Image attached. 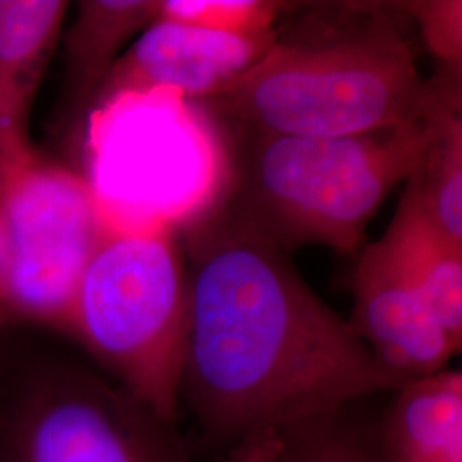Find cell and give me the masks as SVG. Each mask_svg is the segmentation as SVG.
<instances>
[{
    "instance_id": "1",
    "label": "cell",
    "mask_w": 462,
    "mask_h": 462,
    "mask_svg": "<svg viewBox=\"0 0 462 462\" xmlns=\"http://www.w3.org/2000/svg\"><path fill=\"white\" fill-rule=\"evenodd\" d=\"M187 226L180 404L208 439L240 444L402 385L286 250L215 204Z\"/></svg>"
},
{
    "instance_id": "2",
    "label": "cell",
    "mask_w": 462,
    "mask_h": 462,
    "mask_svg": "<svg viewBox=\"0 0 462 462\" xmlns=\"http://www.w3.org/2000/svg\"><path fill=\"white\" fill-rule=\"evenodd\" d=\"M404 21L394 2L291 4L264 57L192 105L226 125L314 137L429 118L462 72L425 79Z\"/></svg>"
},
{
    "instance_id": "3",
    "label": "cell",
    "mask_w": 462,
    "mask_h": 462,
    "mask_svg": "<svg viewBox=\"0 0 462 462\" xmlns=\"http://www.w3.org/2000/svg\"><path fill=\"white\" fill-rule=\"evenodd\" d=\"M459 101L456 95L429 118L355 135H286L228 125L230 185L211 204L286 252L322 245L356 254L383 200L423 158L442 110Z\"/></svg>"
},
{
    "instance_id": "4",
    "label": "cell",
    "mask_w": 462,
    "mask_h": 462,
    "mask_svg": "<svg viewBox=\"0 0 462 462\" xmlns=\"http://www.w3.org/2000/svg\"><path fill=\"white\" fill-rule=\"evenodd\" d=\"M187 264L166 226L112 228L84 273L69 336L170 423L180 418Z\"/></svg>"
},
{
    "instance_id": "5",
    "label": "cell",
    "mask_w": 462,
    "mask_h": 462,
    "mask_svg": "<svg viewBox=\"0 0 462 462\" xmlns=\"http://www.w3.org/2000/svg\"><path fill=\"white\" fill-rule=\"evenodd\" d=\"M0 462H189L175 423L112 377L55 355L0 370Z\"/></svg>"
},
{
    "instance_id": "6",
    "label": "cell",
    "mask_w": 462,
    "mask_h": 462,
    "mask_svg": "<svg viewBox=\"0 0 462 462\" xmlns=\"http://www.w3.org/2000/svg\"><path fill=\"white\" fill-rule=\"evenodd\" d=\"M7 267L2 309L69 334L84 273L112 226L93 183L36 158L7 177L2 192Z\"/></svg>"
},
{
    "instance_id": "7",
    "label": "cell",
    "mask_w": 462,
    "mask_h": 462,
    "mask_svg": "<svg viewBox=\"0 0 462 462\" xmlns=\"http://www.w3.org/2000/svg\"><path fill=\"white\" fill-rule=\"evenodd\" d=\"M276 30L215 33L156 19L122 53L89 112L105 110L118 99L156 93L187 103L215 97L264 57Z\"/></svg>"
},
{
    "instance_id": "8",
    "label": "cell",
    "mask_w": 462,
    "mask_h": 462,
    "mask_svg": "<svg viewBox=\"0 0 462 462\" xmlns=\"http://www.w3.org/2000/svg\"><path fill=\"white\" fill-rule=\"evenodd\" d=\"M351 288V329L401 383L444 370L461 351L383 236L360 250Z\"/></svg>"
},
{
    "instance_id": "9",
    "label": "cell",
    "mask_w": 462,
    "mask_h": 462,
    "mask_svg": "<svg viewBox=\"0 0 462 462\" xmlns=\"http://www.w3.org/2000/svg\"><path fill=\"white\" fill-rule=\"evenodd\" d=\"M67 11L64 0H0V165L7 177L38 158L32 106Z\"/></svg>"
},
{
    "instance_id": "10",
    "label": "cell",
    "mask_w": 462,
    "mask_h": 462,
    "mask_svg": "<svg viewBox=\"0 0 462 462\" xmlns=\"http://www.w3.org/2000/svg\"><path fill=\"white\" fill-rule=\"evenodd\" d=\"M160 0H83L64 36L62 118L79 127L122 53L158 16Z\"/></svg>"
},
{
    "instance_id": "11",
    "label": "cell",
    "mask_w": 462,
    "mask_h": 462,
    "mask_svg": "<svg viewBox=\"0 0 462 462\" xmlns=\"http://www.w3.org/2000/svg\"><path fill=\"white\" fill-rule=\"evenodd\" d=\"M375 440L379 462H462L461 370L397 387Z\"/></svg>"
},
{
    "instance_id": "12",
    "label": "cell",
    "mask_w": 462,
    "mask_h": 462,
    "mask_svg": "<svg viewBox=\"0 0 462 462\" xmlns=\"http://www.w3.org/2000/svg\"><path fill=\"white\" fill-rule=\"evenodd\" d=\"M383 238L429 301L448 337L462 346V247L401 198Z\"/></svg>"
},
{
    "instance_id": "13",
    "label": "cell",
    "mask_w": 462,
    "mask_h": 462,
    "mask_svg": "<svg viewBox=\"0 0 462 462\" xmlns=\"http://www.w3.org/2000/svg\"><path fill=\"white\" fill-rule=\"evenodd\" d=\"M447 240L462 247L461 101L447 106L402 194Z\"/></svg>"
},
{
    "instance_id": "14",
    "label": "cell",
    "mask_w": 462,
    "mask_h": 462,
    "mask_svg": "<svg viewBox=\"0 0 462 462\" xmlns=\"http://www.w3.org/2000/svg\"><path fill=\"white\" fill-rule=\"evenodd\" d=\"M269 437L280 462H379L375 425L360 421L349 406Z\"/></svg>"
},
{
    "instance_id": "15",
    "label": "cell",
    "mask_w": 462,
    "mask_h": 462,
    "mask_svg": "<svg viewBox=\"0 0 462 462\" xmlns=\"http://www.w3.org/2000/svg\"><path fill=\"white\" fill-rule=\"evenodd\" d=\"M290 5L276 0H160L156 19L215 33L261 34L276 30Z\"/></svg>"
},
{
    "instance_id": "16",
    "label": "cell",
    "mask_w": 462,
    "mask_h": 462,
    "mask_svg": "<svg viewBox=\"0 0 462 462\" xmlns=\"http://www.w3.org/2000/svg\"><path fill=\"white\" fill-rule=\"evenodd\" d=\"M394 5L414 23L425 49L442 69L462 70L461 0H408Z\"/></svg>"
},
{
    "instance_id": "17",
    "label": "cell",
    "mask_w": 462,
    "mask_h": 462,
    "mask_svg": "<svg viewBox=\"0 0 462 462\" xmlns=\"http://www.w3.org/2000/svg\"><path fill=\"white\" fill-rule=\"evenodd\" d=\"M240 447H244V448H242V457H238V462H280L276 452H274L269 433L250 437L247 440L240 442Z\"/></svg>"
},
{
    "instance_id": "18",
    "label": "cell",
    "mask_w": 462,
    "mask_h": 462,
    "mask_svg": "<svg viewBox=\"0 0 462 462\" xmlns=\"http://www.w3.org/2000/svg\"><path fill=\"white\" fill-rule=\"evenodd\" d=\"M5 267H7V236H5V221H4L2 196H0V309H2V290H4V280H5Z\"/></svg>"
},
{
    "instance_id": "19",
    "label": "cell",
    "mask_w": 462,
    "mask_h": 462,
    "mask_svg": "<svg viewBox=\"0 0 462 462\" xmlns=\"http://www.w3.org/2000/svg\"><path fill=\"white\" fill-rule=\"evenodd\" d=\"M5 182H7V171L4 170V166L0 165V196H2V192H4Z\"/></svg>"
},
{
    "instance_id": "20",
    "label": "cell",
    "mask_w": 462,
    "mask_h": 462,
    "mask_svg": "<svg viewBox=\"0 0 462 462\" xmlns=\"http://www.w3.org/2000/svg\"><path fill=\"white\" fill-rule=\"evenodd\" d=\"M9 322V319H7V315L4 314V310L0 309V329L5 326Z\"/></svg>"
}]
</instances>
